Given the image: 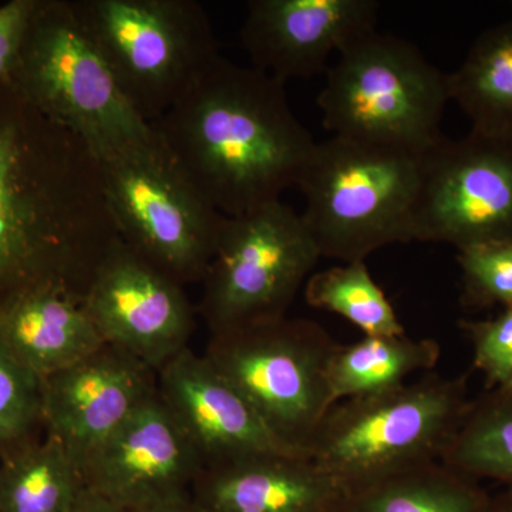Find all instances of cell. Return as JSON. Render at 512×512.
<instances>
[{
  "mask_svg": "<svg viewBox=\"0 0 512 512\" xmlns=\"http://www.w3.org/2000/svg\"><path fill=\"white\" fill-rule=\"evenodd\" d=\"M375 0H251L241 43L251 66L281 83L326 74L333 53L377 30Z\"/></svg>",
  "mask_w": 512,
  "mask_h": 512,
  "instance_id": "14",
  "label": "cell"
},
{
  "mask_svg": "<svg viewBox=\"0 0 512 512\" xmlns=\"http://www.w3.org/2000/svg\"><path fill=\"white\" fill-rule=\"evenodd\" d=\"M120 89L147 123L163 117L220 57L197 0H73Z\"/></svg>",
  "mask_w": 512,
  "mask_h": 512,
  "instance_id": "7",
  "label": "cell"
},
{
  "mask_svg": "<svg viewBox=\"0 0 512 512\" xmlns=\"http://www.w3.org/2000/svg\"><path fill=\"white\" fill-rule=\"evenodd\" d=\"M440 355L436 340L407 335L365 336L352 345H339L329 366L333 403L396 389L413 373L434 369Z\"/></svg>",
  "mask_w": 512,
  "mask_h": 512,
  "instance_id": "21",
  "label": "cell"
},
{
  "mask_svg": "<svg viewBox=\"0 0 512 512\" xmlns=\"http://www.w3.org/2000/svg\"><path fill=\"white\" fill-rule=\"evenodd\" d=\"M157 375L158 394L197 448L204 468L262 454H303L282 443L204 355L187 348Z\"/></svg>",
  "mask_w": 512,
  "mask_h": 512,
  "instance_id": "16",
  "label": "cell"
},
{
  "mask_svg": "<svg viewBox=\"0 0 512 512\" xmlns=\"http://www.w3.org/2000/svg\"><path fill=\"white\" fill-rule=\"evenodd\" d=\"M421 156L335 136L316 144L296 187L322 258L366 261L377 249L412 242Z\"/></svg>",
  "mask_w": 512,
  "mask_h": 512,
  "instance_id": "5",
  "label": "cell"
},
{
  "mask_svg": "<svg viewBox=\"0 0 512 512\" xmlns=\"http://www.w3.org/2000/svg\"><path fill=\"white\" fill-rule=\"evenodd\" d=\"M100 165L121 241L178 284L201 282L225 215L202 197L156 131Z\"/></svg>",
  "mask_w": 512,
  "mask_h": 512,
  "instance_id": "8",
  "label": "cell"
},
{
  "mask_svg": "<svg viewBox=\"0 0 512 512\" xmlns=\"http://www.w3.org/2000/svg\"><path fill=\"white\" fill-rule=\"evenodd\" d=\"M130 512H208L202 505L198 504L194 498L185 497L178 500L165 501L150 507L141 508V510Z\"/></svg>",
  "mask_w": 512,
  "mask_h": 512,
  "instance_id": "30",
  "label": "cell"
},
{
  "mask_svg": "<svg viewBox=\"0 0 512 512\" xmlns=\"http://www.w3.org/2000/svg\"><path fill=\"white\" fill-rule=\"evenodd\" d=\"M484 512H512L511 491H505L504 494L498 495L495 498L490 497Z\"/></svg>",
  "mask_w": 512,
  "mask_h": 512,
  "instance_id": "31",
  "label": "cell"
},
{
  "mask_svg": "<svg viewBox=\"0 0 512 512\" xmlns=\"http://www.w3.org/2000/svg\"><path fill=\"white\" fill-rule=\"evenodd\" d=\"M305 299L312 308L349 320L365 336L406 335L392 302L373 279L366 261L333 266L311 275Z\"/></svg>",
  "mask_w": 512,
  "mask_h": 512,
  "instance_id": "24",
  "label": "cell"
},
{
  "mask_svg": "<svg viewBox=\"0 0 512 512\" xmlns=\"http://www.w3.org/2000/svg\"><path fill=\"white\" fill-rule=\"evenodd\" d=\"M84 490L82 468L49 434L10 451L0 466V512H70Z\"/></svg>",
  "mask_w": 512,
  "mask_h": 512,
  "instance_id": "22",
  "label": "cell"
},
{
  "mask_svg": "<svg viewBox=\"0 0 512 512\" xmlns=\"http://www.w3.org/2000/svg\"><path fill=\"white\" fill-rule=\"evenodd\" d=\"M42 421V379L0 348V448L28 443Z\"/></svg>",
  "mask_w": 512,
  "mask_h": 512,
  "instance_id": "26",
  "label": "cell"
},
{
  "mask_svg": "<svg viewBox=\"0 0 512 512\" xmlns=\"http://www.w3.org/2000/svg\"><path fill=\"white\" fill-rule=\"evenodd\" d=\"M473 346L474 367L484 375L485 389H512V308L493 318L461 320Z\"/></svg>",
  "mask_w": 512,
  "mask_h": 512,
  "instance_id": "27",
  "label": "cell"
},
{
  "mask_svg": "<svg viewBox=\"0 0 512 512\" xmlns=\"http://www.w3.org/2000/svg\"><path fill=\"white\" fill-rule=\"evenodd\" d=\"M338 348L319 323L285 316L215 333L204 356L282 443L305 454L335 406L329 366Z\"/></svg>",
  "mask_w": 512,
  "mask_h": 512,
  "instance_id": "9",
  "label": "cell"
},
{
  "mask_svg": "<svg viewBox=\"0 0 512 512\" xmlns=\"http://www.w3.org/2000/svg\"><path fill=\"white\" fill-rule=\"evenodd\" d=\"M318 96L335 137L423 154L443 138L448 74L407 40L375 32L338 53Z\"/></svg>",
  "mask_w": 512,
  "mask_h": 512,
  "instance_id": "6",
  "label": "cell"
},
{
  "mask_svg": "<svg viewBox=\"0 0 512 512\" xmlns=\"http://www.w3.org/2000/svg\"><path fill=\"white\" fill-rule=\"evenodd\" d=\"M154 370L104 343L42 380V421L73 460L84 461L157 393Z\"/></svg>",
  "mask_w": 512,
  "mask_h": 512,
  "instance_id": "15",
  "label": "cell"
},
{
  "mask_svg": "<svg viewBox=\"0 0 512 512\" xmlns=\"http://www.w3.org/2000/svg\"><path fill=\"white\" fill-rule=\"evenodd\" d=\"M320 258L301 214L282 200L225 217L198 313L212 335L285 318Z\"/></svg>",
  "mask_w": 512,
  "mask_h": 512,
  "instance_id": "10",
  "label": "cell"
},
{
  "mask_svg": "<svg viewBox=\"0 0 512 512\" xmlns=\"http://www.w3.org/2000/svg\"><path fill=\"white\" fill-rule=\"evenodd\" d=\"M448 90L471 130L512 141V16L474 40Z\"/></svg>",
  "mask_w": 512,
  "mask_h": 512,
  "instance_id": "19",
  "label": "cell"
},
{
  "mask_svg": "<svg viewBox=\"0 0 512 512\" xmlns=\"http://www.w3.org/2000/svg\"><path fill=\"white\" fill-rule=\"evenodd\" d=\"M440 461L473 480L500 481L512 493V389L471 400Z\"/></svg>",
  "mask_w": 512,
  "mask_h": 512,
  "instance_id": "23",
  "label": "cell"
},
{
  "mask_svg": "<svg viewBox=\"0 0 512 512\" xmlns=\"http://www.w3.org/2000/svg\"><path fill=\"white\" fill-rule=\"evenodd\" d=\"M70 512H130L119 507V505L110 503L106 498L90 490H84L82 497L79 498L73 510Z\"/></svg>",
  "mask_w": 512,
  "mask_h": 512,
  "instance_id": "29",
  "label": "cell"
},
{
  "mask_svg": "<svg viewBox=\"0 0 512 512\" xmlns=\"http://www.w3.org/2000/svg\"><path fill=\"white\" fill-rule=\"evenodd\" d=\"M37 0H10L0 6V84L8 82L18 62Z\"/></svg>",
  "mask_w": 512,
  "mask_h": 512,
  "instance_id": "28",
  "label": "cell"
},
{
  "mask_svg": "<svg viewBox=\"0 0 512 512\" xmlns=\"http://www.w3.org/2000/svg\"><path fill=\"white\" fill-rule=\"evenodd\" d=\"M119 239L99 157L0 84V299L56 284L82 302Z\"/></svg>",
  "mask_w": 512,
  "mask_h": 512,
  "instance_id": "1",
  "label": "cell"
},
{
  "mask_svg": "<svg viewBox=\"0 0 512 512\" xmlns=\"http://www.w3.org/2000/svg\"><path fill=\"white\" fill-rule=\"evenodd\" d=\"M488 501L476 480L430 461L348 491L336 512H484Z\"/></svg>",
  "mask_w": 512,
  "mask_h": 512,
  "instance_id": "20",
  "label": "cell"
},
{
  "mask_svg": "<svg viewBox=\"0 0 512 512\" xmlns=\"http://www.w3.org/2000/svg\"><path fill=\"white\" fill-rule=\"evenodd\" d=\"M343 497L306 454H262L204 468L192 498L208 512H336Z\"/></svg>",
  "mask_w": 512,
  "mask_h": 512,
  "instance_id": "17",
  "label": "cell"
},
{
  "mask_svg": "<svg viewBox=\"0 0 512 512\" xmlns=\"http://www.w3.org/2000/svg\"><path fill=\"white\" fill-rule=\"evenodd\" d=\"M103 345L82 302L63 286H26L0 299V348L42 380Z\"/></svg>",
  "mask_w": 512,
  "mask_h": 512,
  "instance_id": "18",
  "label": "cell"
},
{
  "mask_svg": "<svg viewBox=\"0 0 512 512\" xmlns=\"http://www.w3.org/2000/svg\"><path fill=\"white\" fill-rule=\"evenodd\" d=\"M82 305L106 345L156 373L188 348L195 329L183 285L121 239L94 271Z\"/></svg>",
  "mask_w": 512,
  "mask_h": 512,
  "instance_id": "12",
  "label": "cell"
},
{
  "mask_svg": "<svg viewBox=\"0 0 512 512\" xmlns=\"http://www.w3.org/2000/svg\"><path fill=\"white\" fill-rule=\"evenodd\" d=\"M467 376L429 375L387 392L336 403L305 448L348 491L440 461L466 416Z\"/></svg>",
  "mask_w": 512,
  "mask_h": 512,
  "instance_id": "3",
  "label": "cell"
},
{
  "mask_svg": "<svg viewBox=\"0 0 512 512\" xmlns=\"http://www.w3.org/2000/svg\"><path fill=\"white\" fill-rule=\"evenodd\" d=\"M8 82L103 158L153 137L84 29L73 0H37Z\"/></svg>",
  "mask_w": 512,
  "mask_h": 512,
  "instance_id": "4",
  "label": "cell"
},
{
  "mask_svg": "<svg viewBox=\"0 0 512 512\" xmlns=\"http://www.w3.org/2000/svg\"><path fill=\"white\" fill-rule=\"evenodd\" d=\"M151 127L225 217L281 200L318 144L293 114L284 83L221 56Z\"/></svg>",
  "mask_w": 512,
  "mask_h": 512,
  "instance_id": "2",
  "label": "cell"
},
{
  "mask_svg": "<svg viewBox=\"0 0 512 512\" xmlns=\"http://www.w3.org/2000/svg\"><path fill=\"white\" fill-rule=\"evenodd\" d=\"M410 235L456 249L512 239V141L471 130L423 153Z\"/></svg>",
  "mask_w": 512,
  "mask_h": 512,
  "instance_id": "11",
  "label": "cell"
},
{
  "mask_svg": "<svg viewBox=\"0 0 512 512\" xmlns=\"http://www.w3.org/2000/svg\"><path fill=\"white\" fill-rule=\"evenodd\" d=\"M202 470L197 448L158 390L82 467L87 490L127 511L191 497Z\"/></svg>",
  "mask_w": 512,
  "mask_h": 512,
  "instance_id": "13",
  "label": "cell"
},
{
  "mask_svg": "<svg viewBox=\"0 0 512 512\" xmlns=\"http://www.w3.org/2000/svg\"><path fill=\"white\" fill-rule=\"evenodd\" d=\"M457 262L464 308H512V239L457 249Z\"/></svg>",
  "mask_w": 512,
  "mask_h": 512,
  "instance_id": "25",
  "label": "cell"
}]
</instances>
